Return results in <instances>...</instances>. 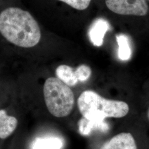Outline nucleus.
Segmentation results:
<instances>
[{"mask_svg":"<svg viewBox=\"0 0 149 149\" xmlns=\"http://www.w3.org/2000/svg\"><path fill=\"white\" fill-rule=\"evenodd\" d=\"M0 33L9 42L21 48H32L39 43L41 31L28 11L9 7L0 13Z\"/></svg>","mask_w":149,"mask_h":149,"instance_id":"1","label":"nucleus"},{"mask_svg":"<svg viewBox=\"0 0 149 149\" xmlns=\"http://www.w3.org/2000/svg\"><path fill=\"white\" fill-rule=\"evenodd\" d=\"M77 105L83 118L95 121L124 117L129 112L126 102L106 99L93 91H84L78 98Z\"/></svg>","mask_w":149,"mask_h":149,"instance_id":"2","label":"nucleus"},{"mask_svg":"<svg viewBox=\"0 0 149 149\" xmlns=\"http://www.w3.org/2000/svg\"><path fill=\"white\" fill-rule=\"evenodd\" d=\"M43 93L49 112L54 117H67L74 104V94L69 86L58 77H49L45 81Z\"/></svg>","mask_w":149,"mask_h":149,"instance_id":"3","label":"nucleus"},{"mask_svg":"<svg viewBox=\"0 0 149 149\" xmlns=\"http://www.w3.org/2000/svg\"><path fill=\"white\" fill-rule=\"evenodd\" d=\"M105 2L109 10L121 15L144 16L149 10L146 0H105Z\"/></svg>","mask_w":149,"mask_h":149,"instance_id":"4","label":"nucleus"},{"mask_svg":"<svg viewBox=\"0 0 149 149\" xmlns=\"http://www.w3.org/2000/svg\"><path fill=\"white\" fill-rule=\"evenodd\" d=\"M100 149H138L133 135L123 132L116 135L102 145Z\"/></svg>","mask_w":149,"mask_h":149,"instance_id":"5","label":"nucleus"},{"mask_svg":"<svg viewBox=\"0 0 149 149\" xmlns=\"http://www.w3.org/2000/svg\"><path fill=\"white\" fill-rule=\"evenodd\" d=\"M110 28L109 22L103 18H98L92 23L88 32L91 43L94 46L101 47L107 32Z\"/></svg>","mask_w":149,"mask_h":149,"instance_id":"6","label":"nucleus"},{"mask_svg":"<svg viewBox=\"0 0 149 149\" xmlns=\"http://www.w3.org/2000/svg\"><path fill=\"white\" fill-rule=\"evenodd\" d=\"M18 124L16 118L8 116L5 110H0V139L10 136L16 130Z\"/></svg>","mask_w":149,"mask_h":149,"instance_id":"7","label":"nucleus"},{"mask_svg":"<svg viewBox=\"0 0 149 149\" xmlns=\"http://www.w3.org/2000/svg\"><path fill=\"white\" fill-rule=\"evenodd\" d=\"M57 77L69 87H73L78 82L75 70L67 65H61L55 71Z\"/></svg>","mask_w":149,"mask_h":149,"instance_id":"8","label":"nucleus"},{"mask_svg":"<svg viewBox=\"0 0 149 149\" xmlns=\"http://www.w3.org/2000/svg\"><path fill=\"white\" fill-rule=\"evenodd\" d=\"M79 129L80 133L83 135H88L93 130H100L107 132L109 130V125L104 121H95L86 119L83 118L79 122Z\"/></svg>","mask_w":149,"mask_h":149,"instance_id":"9","label":"nucleus"},{"mask_svg":"<svg viewBox=\"0 0 149 149\" xmlns=\"http://www.w3.org/2000/svg\"><path fill=\"white\" fill-rule=\"evenodd\" d=\"M116 39L119 46L118 53L119 59L122 61L129 60L132 54L129 38L126 35L120 34L116 36Z\"/></svg>","mask_w":149,"mask_h":149,"instance_id":"10","label":"nucleus"},{"mask_svg":"<svg viewBox=\"0 0 149 149\" xmlns=\"http://www.w3.org/2000/svg\"><path fill=\"white\" fill-rule=\"evenodd\" d=\"M62 146L63 143L60 139L38 138L34 141L32 149H60Z\"/></svg>","mask_w":149,"mask_h":149,"instance_id":"11","label":"nucleus"},{"mask_svg":"<svg viewBox=\"0 0 149 149\" xmlns=\"http://www.w3.org/2000/svg\"><path fill=\"white\" fill-rule=\"evenodd\" d=\"M79 82H85L88 80L92 74L90 68L85 64L79 66L75 70Z\"/></svg>","mask_w":149,"mask_h":149,"instance_id":"12","label":"nucleus"},{"mask_svg":"<svg viewBox=\"0 0 149 149\" xmlns=\"http://www.w3.org/2000/svg\"><path fill=\"white\" fill-rule=\"evenodd\" d=\"M63 2L77 10H86L90 4L91 0H58Z\"/></svg>","mask_w":149,"mask_h":149,"instance_id":"13","label":"nucleus"},{"mask_svg":"<svg viewBox=\"0 0 149 149\" xmlns=\"http://www.w3.org/2000/svg\"><path fill=\"white\" fill-rule=\"evenodd\" d=\"M147 117H148V119L149 121V108L148 109V113H147Z\"/></svg>","mask_w":149,"mask_h":149,"instance_id":"14","label":"nucleus"}]
</instances>
